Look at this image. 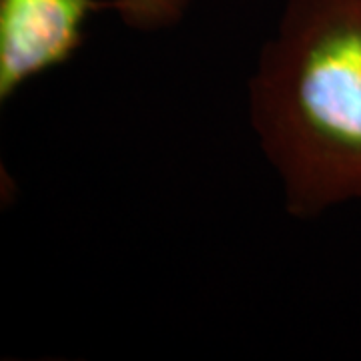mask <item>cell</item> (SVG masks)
<instances>
[{"label":"cell","mask_w":361,"mask_h":361,"mask_svg":"<svg viewBox=\"0 0 361 361\" xmlns=\"http://www.w3.org/2000/svg\"><path fill=\"white\" fill-rule=\"evenodd\" d=\"M247 113L291 217L361 201V0H285Z\"/></svg>","instance_id":"cell-1"},{"label":"cell","mask_w":361,"mask_h":361,"mask_svg":"<svg viewBox=\"0 0 361 361\" xmlns=\"http://www.w3.org/2000/svg\"><path fill=\"white\" fill-rule=\"evenodd\" d=\"M193 0H113V11L135 32H161L187 16Z\"/></svg>","instance_id":"cell-3"},{"label":"cell","mask_w":361,"mask_h":361,"mask_svg":"<svg viewBox=\"0 0 361 361\" xmlns=\"http://www.w3.org/2000/svg\"><path fill=\"white\" fill-rule=\"evenodd\" d=\"M113 0H0V103L32 78L66 65L82 47L87 23Z\"/></svg>","instance_id":"cell-2"}]
</instances>
